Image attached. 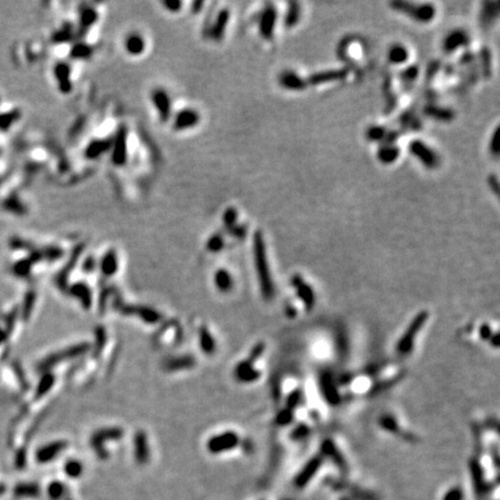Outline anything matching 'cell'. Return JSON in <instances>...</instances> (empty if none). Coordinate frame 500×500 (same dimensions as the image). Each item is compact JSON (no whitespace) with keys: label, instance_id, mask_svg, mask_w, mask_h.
Listing matches in <instances>:
<instances>
[{"label":"cell","instance_id":"cell-1","mask_svg":"<svg viewBox=\"0 0 500 500\" xmlns=\"http://www.w3.org/2000/svg\"><path fill=\"white\" fill-rule=\"evenodd\" d=\"M254 253H255L256 270H257L258 281L261 283V290L263 297H264L266 300H270V299H272L273 297L274 289L269 270V263H267L266 259L265 245L264 241H263V236L261 233H257L255 235Z\"/></svg>","mask_w":500,"mask_h":500},{"label":"cell","instance_id":"cell-2","mask_svg":"<svg viewBox=\"0 0 500 500\" xmlns=\"http://www.w3.org/2000/svg\"><path fill=\"white\" fill-rule=\"evenodd\" d=\"M394 10L403 13L412 20L420 23H427L433 20L435 15V9L431 4H413L402 0H396L391 3Z\"/></svg>","mask_w":500,"mask_h":500},{"label":"cell","instance_id":"cell-3","mask_svg":"<svg viewBox=\"0 0 500 500\" xmlns=\"http://www.w3.org/2000/svg\"><path fill=\"white\" fill-rule=\"evenodd\" d=\"M427 318V312H420L419 314L416 315L415 318L410 322L407 330L404 331L403 336L401 337L399 343H397V352L400 354H409L411 352L413 343H415V338L420 330H422Z\"/></svg>","mask_w":500,"mask_h":500},{"label":"cell","instance_id":"cell-4","mask_svg":"<svg viewBox=\"0 0 500 500\" xmlns=\"http://www.w3.org/2000/svg\"><path fill=\"white\" fill-rule=\"evenodd\" d=\"M409 149H410L411 154L416 156L426 168L434 169L439 166V155L430 146H427L426 144L423 143V141H411L410 145H409Z\"/></svg>","mask_w":500,"mask_h":500},{"label":"cell","instance_id":"cell-5","mask_svg":"<svg viewBox=\"0 0 500 500\" xmlns=\"http://www.w3.org/2000/svg\"><path fill=\"white\" fill-rule=\"evenodd\" d=\"M238 443H239L238 434L234 432H226L224 433V434H220L218 436H214V438L210 439V441L207 443V447L212 453H220L232 450V448L236 447V445Z\"/></svg>","mask_w":500,"mask_h":500},{"label":"cell","instance_id":"cell-6","mask_svg":"<svg viewBox=\"0 0 500 500\" xmlns=\"http://www.w3.org/2000/svg\"><path fill=\"white\" fill-rule=\"evenodd\" d=\"M469 41H470L469 34H468L466 30L455 29L451 31V33L443 38L442 49L448 53L454 52V51L462 48V46L468 45Z\"/></svg>","mask_w":500,"mask_h":500},{"label":"cell","instance_id":"cell-7","mask_svg":"<svg viewBox=\"0 0 500 500\" xmlns=\"http://www.w3.org/2000/svg\"><path fill=\"white\" fill-rule=\"evenodd\" d=\"M275 21H277V11L272 5H269L259 19V31L263 37L266 39L272 38Z\"/></svg>","mask_w":500,"mask_h":500},{"label":"cell","instance_id":"cell-8","mask_svg":"<svg viewBox=\"0 0 500 500\" xmlns=\"http://www.w3.org/2000/svg\"><path fill=\"white\" fill-rule=\"evenodd\" d=\"M346 76H348V71L343 69L322 71V72L312 74V76L308 78V80H307V85L314 86V85L326 84V82L342 80V79H344Z\"/></svg>","mask_w":500,"mask_h":500},{"label":"cell","instance_id":"cell-9","mask_svg":"<svg viewBox=\"0 0 500 500\" xmlns=\"http://www.w3.org/2000/svg\"><path fill=\"white\" fill-rule=\"evenodd\" d=\"M279 84L282 87L290 90H302L307 87V81L293 71H284L279 76Z\"/></svg>","mask_w":500,"mask_h":500},{"label":"cell","instance_id":"cell-10","mask_svg":"<svg viewBox=\"0 0 500 500\" xmlns=\"http://www.w3.org/2000/svg\"><path fill=\"white\" fill-rule=\"evenodd\" d=\"M253 364L254 363H251L250 360L246 359L238 365V367L235 369V375L238 377V380L242 381V382H253L261 376V373L253 367Z\"/></svg>","mask_w":500,"mask_h":500},{"label":"cell","instance_id":"cell-11","mask_svg":"<svg viewBox=\"0 0 500 500\" xmlns=\"http://www.w3.org/2000/svg\"><path fill=\"white\" fill-rule=\"evenodd\" d=\"M322 463L321 458H313L310 461L306 464L304 469L300 471L298 477H295V484L298 486H305L307 483H309L313 476L316 474V471L320 469Z\"/></svg>","mask_w":500,"mask_h":500},{"label":"cell","instance_id":"cell-12","mask_svg":"<svg viewBox=\"0 0 500 500\" xmlns=\"http://www.w3.org/2000/svg\"><path fill=\"white\" fill-rule=\"evenodd\" d=\"M292 282H293V285L295 286V289L298 290L299 298L301 299L302 302H304V304L306 305L307 308H312L314 302H315V297H314L313 290L310 289V286L305 284V283L302 282V279L299 277V275H295V277H293Z\"/></svg>","mask_w":500,"mask_h":500},{"label":"cell","instance_id":"cell-13","mask_svg":"<svg viewBox=\"0 0 500 500\" xmlns=\"http://www.w3.org/2000/svg\"><path fill=\"white\" fill-rule=\"evenodd\" d=\"M400 156V148L394 144H384L377 151V159L384 164L393 163Z\"/></svg>","mask_w":500,"mask_h":500},{"label":"cell","instance_id":"cell-14","mask_svg":"<svg viewBox=\"0 0 500 500\" xmlns=\"http://www.w3.org/2000/svg\"><path fill=\"white\" fill-rule=\"evenodd\" d=\"M425 114L427 116H430L432 118H435V120L441 121V122H450L454 118V113L450 109H445L436 107V105H427L424 109Z\"/></svg>","mask_w":500,"mask_h":500},{"label":"cell","instance_id":"cell-15","mask_svg":"<svg viewBox=\"0 0 500 500\" xmlns=\"http://www.w3.org/2000/svg\"><path fill=\"white\" fill-rule=\"evenodd\" d=\"M409 58V51L402 44H394L388 51V59L393 64H402Z\"/></svg>","mask_w":500,"mask_h":500},{"label":"cell","instance_id":"cell-16","mask_svg":"<svg viewBox=\"0 0 500 500\" xmlns=\"http://www.w3.org/2000/svg\"><path fill=\"white\" fill-rule=\"evenodd\" d=\"M123 310L125 313H131V312L136 313L138 316H140L143 320L149 322V323H155V322L160 320V314L156 313L154 309L151 308H144V307H139V308H130V307H127V308H124Z\"/></svg>","mask_w":500,"mask_h":500},{"label":"cell","instance_id":"cell-17","mask_svg":"<svg viewBox=\"0 0 500 500\" xmlns=\"http://www.w3.org/2000/svg\"><path fill=\"white\" fill-rule=\"evenodd\" d=\"M301 17V10L300 5L298 3H290L289 4V10L286 12L284 23L287 28H292L297 23L299 22Z\"/></svg>","mask_w":500,"mask_h":500},{"label":"cell","instance_id":"cell-18","mask_svg":"<svg viewBox=\"0 0 500 500\" xmlns=\"http://www.w3.org/2000/svg\"><path fill=\"white\" fill-rule=\"evenodd\" d=\"M125 48L128 52L132 54H138L145 48V42L143 37L139 34H131L129 35L127 41H125Z\"/></svg>","mask_w":500,"mask_h":500},{"label":"cell","instance_id":"cell-19","mask_svg":"<svg viewBox=\"0 0 500 500\" xmlns=\"http://www.w3.org/2000/svg\"><path fill=\"white\" fill-rule=\"evenodd\" d=\"M322 391H323L324 395L326 397V400L331 403H337L338 400H340V396H338V392L336 387L334 385V382L329 377L323 376L322 377Z\"/></svg>","mask_w":500,"mask_h":500},{"label":"cell","instance_id":"cell-20","mask_svg":"<svg viewBox=\"0 0 500 500\" xmlns=\"http://www.w3.org/2000/svg\"><path fill=\"white\" fill-rule=\"evenodd\" d=\"M117 266L118 263H117L116 254L114 253V251H109V253L104 256L103 259H102L101 263L102 271H103L104 274L112 275L117 271Z\"/></svg>","mask_w":500,"mask_h":500},{"label":"cell","instance_id":"cell-21","mask_svg":"<svg viewBox=\"0 0 500 500\" xmlns=\"http://www.w3.org/2000/svg\"><path fill=\"white\" fill-rule=\"evenodd\" d=\"M388 136L387 129L380 125H372L366 131V138L371 141H385Z\"/></svg>","mask_w":500,"mask_h":500},{"label":"cell","instance_id":"cell-22","mask_svg":"<svg viewBox=\"0 0 500 500\" xmlns=\"http://www.w3.org/2000/svg\"><path fill=\"white\" fill-rule=\"evenodd\" d=\"M136 455L138 460L145 461L147 458V441L143 432H138L136 435Z\"/></svg>","mask_w":500,"mask_h":500},{"label":"cell","instance_id":"cell-23","mask_svg":"<svg viewBox=\"0 0 500 500\" xmlns=\"http://www.w3.org/2000/svg\"><path fill=\"white\" fill-rule=\"evenodd\" d=\"M215 284L218 289L223 292H228L232 289L233 281H232L230 273L225 270H220L215 274Z\"/></svg>","mask_w":500,"mask_h":500},{"label":"cell","instance_id":"cell-24","mask_svg":"<svg viewBox=\"0 0 500 500\" xmlns=\"http://www.w3.org/2000/svg\"><path fill=\"white\" fill-rule=\"evenodd\" d=\"M122 436V431L118 428H105V430L98 431L94 436V443L100 445L103 440L118 439Z\"/></svg>","mask_w":500,"mask_h":500},{"label":"cell","instance_id":"cell-25","mask_svg":"<svg viewBox=\"0 0 500 500\" xmlns=\"http://www.w3.org/2000/svg\"><path fill=\"white\" fill-rule=\"evenodd\" d=\"M72 293L73 295H76L77 298H79L81 300L82 304L88 308L90 302H92V298H90V292L87 289V286L84 284H77L72 287Z\"/></svg>","mask_w":500,"mask_h":500},{"label":"cell","instance_id":"cell-26","mask_svg":"<svg viewBox=\"0 0 500 500\" xmlns=\"http://www.w3.org/2000/svg\"><path fill=\"white\" fill-rule=\"evenodd\" d=\"M197 121H198L197 114L191 112V110H187V112L181 114L179 118H177L176 125L177 128H188L195 125L197 123Z\"/></svg>","mask_w":500,"mask_h":500},{"label":"cell","instance_id":"cell-27","mask_svg":"<svg viewBox=\"0 0 500 500\" xmlns=\"http://www.w3.org/2000/svg\"><path fill=\"white\" fill-rule=\"evenodd\" d=\"M479 61H481V72L485 78H489L491 74V53L486 48L479 51Z\"/></svg>","mask_w":500,"mask_h":500},{"label":"cell","instance_id":"cell-28","mask_svg":"<svg viewBox=\"0 0 500 500\" xmlns=\"http://www.w3.org/2000/svg\"><path fill=\"white\" fill-rule=\"evenodd\" d=\"M200 346H202L203 351H205V353L210 354L214 351V340L205 328L200 330Z\"/></svg>","mask_w":500,"mask_h":500},{"label":"cell","instance_id":"cell-29","mask_svg":"<svg viewBox=\"0 0 500 500\" xmlns=\"http://www.w3.org/2000/svg\"><path fill=\"white\" fill-rule=\"evenodd\" d=\"M499 13L498 4L497 3H485L483 9V21L490 23L492 20L497 18Z\"/></svg>","mask_w":500,"mask_h":500},{"label":"cell","instance_id":"cell-30","mask_svg":"<svg viewBox=\"0 0 500 500\" xmlns=\"http://www.w3.org/2000/svg\"><path fill=\"white\" fill-rule=\"evenodd\" d=\"M418 77V68L417 66H409L408 69L401 72V79L404 84H412Z\"/></svg>","mask_w":500,"mask_h":500},{"label":"cell","instance_id":"cell-31","mask_svg":"<svg viewBox=\"0 0 500 500\" xmlns=\"http://www.w3.org/2000/svg\"><path fill=\"white\" fill-rule=\"evenodd\" d=\"M64 446H66V445H64L63 442H57V443H52L51 446L49 447H46L43 450L42 452V458L43 459H45V460H49L52 458V456L54 455H57V453L58 452H61L63 448H64Z\"/></svg>","mask_w":500,"mask_h":500},{"label":"cell","instance_id":"cell-32","mask_svg":"<svg viewBox=\"0 0 500 500\" xmlns=\"http://www.w3.org/2000/svg\"><path fill=\"white\" fill-rule=\"evenodd\" d=\"M65 470L66 474L71 476V477H78V476L81 474L82 467L78 461H69L68 464L65 466Z\"/></svg>","mask_w":500,"mask_h":500},{"label":"cell","instance_id":"cell-33","mask_svg":"<svg viewBox=\"0 0 500 500\" xmlns=\"http://www.w3.org/2000/svg\"><path fill=\"white\" fill-rule=\"evenodd\" d=\"M194 365V360L191 358L186 357V358H181V359L173 360L171 364H169V367L172 369H177V368H184V367H190V366Z\"/></svg>","mask_w":500,"mask_h":500},{"label":"cell","instance_id":"cell-34","mask_svg":"<svg viewBox=\"0 0 500 500\" xmlns=\"http://www.w3.org/2000/svg\"><path fill=\"white\" fill-rule=\"evenodd\" d=\"M490 152L494 155L499 154V129L495 130L493 137L490 141Z\"/></svg>","mask_w":500,"mask_h":500},{"label":"cell","instance_id":"cell-35","mask_svg":"<svg viewBox=\"0 0 500 500\" xmlns=\"http://www.w3.org/2000/svg\"><path fill=\"white\" fill-rule=\"evenodd\" d=\"M224 246L223 239L220 236H213L210 241H208V248H210L211 251H219Z\"/></svg>","mask_w":500,"mask_h":500},{"label":"cell","instance_id":"cell-36","mask_svg":"<svg viewBox=\"0 0 500 500\" xmlns=\"http://www.w3.org/2000/svg\"><path fill=\"white\" fill-rule=\"evenodd\" d=\"M462 499V491L454 487L447 492L446 495H443V500H461Z\"/></svg>","mask_w":500,"mask_h":500},{"label":"cell","instance_id":"cell-37","mask_svg":"<svg viewBox=\"0 0 500 500\" xmlns=\"http://www.w3.org/2000/svg\"><path fill=\"white\" fill-rule=\"evenodd\" d=\"M291 419H292V412H291L289 409H286V410L279 413L277 422H278V424H281V425H285V424H289L291 422Z\"/></svg>","mask_w":500,"mask_h":500},{"label":"cell","instance_id":"cell-38","mask_svg":"<svg viewBox=\"0 0 500 500\" xmlns=\"http://www.w3.org/2000/svg\"><path fill=\"white\" fill-rule=\"evenodd\" d=\"M225 220H226V224L228 226H233L235 220H236V211L233 210V208H232V210H228L226 212Z\"/></svg>","mask_w":500,"mask_h":500},{"label":"cell","instance_id":"cell-39","mask_svg":"<svg viewBox=\"0 0 500 500\" xmlns=\"http://www.w3.org/2000/svg\"><path fill=\"white\" fill-rule=\"evenodd\" d=\"M489 184H490V188L492 189L495 192V195H498L499 194V182H498V179H497V176L495 175H491L489 177Z\"/></svg>","mask_w":500,"mask_h":500},{"label":"cell","instance_id":"cell-40","mask_svg":"<svg viewBox=\"0 0 500 500\" xmlns=\"http://www.w3.org/2000/svg\"><path fill=\"white\" fill-rule=\"evenodd\" d=\"M382 425H383V427H385L389 431H394V428H395L397 426L396 422L392 418V417H389V418L383 419Z\"/></svg>","mask_w":500,"mask_h":500},{"label":"cell","instance_id":"cell-41","mask_svg":"<svg viewBox=\"0 0 500 500\" xmlns=\"http://www.w3.org/2000/svg\"><path fill=\"white\" fill-rule=\"evenodd\" d=\"M479 334L483 338H489L491 336V329L489 325H482L481 329H479Z\"/></svg>","mask_w":500,"mask_h":500}]
</instances>
